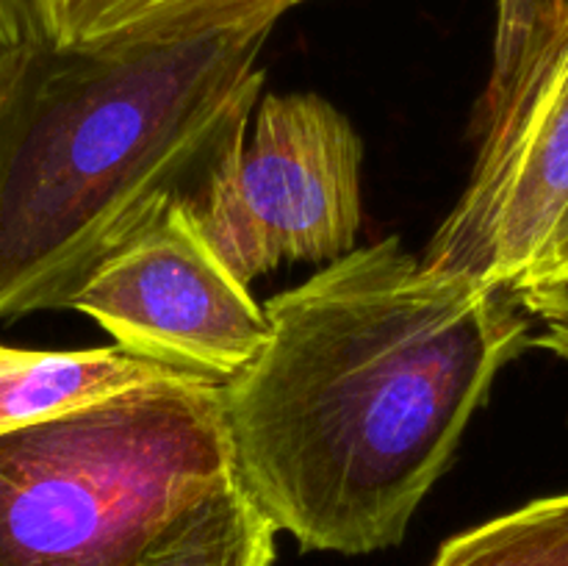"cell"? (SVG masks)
<instances>
[{
    "mask_svg": "<svg viewBox=\"0 0 568 566\" xmlns=\"http://www.w3.org/2000/svg\"><path fill=\"white\" fill-rule=\"evenodd\" d=\"M236 483L225 383L128 388L0 436V566H139Z\"/></svg>",
    "mask_w": 568,
    "mask_h": 566,
    "instance_id": "3957f363",
    "label": "cell"
},
{
    "mask_svg": "<svg viewBox=\"0 0 568 566\" xmlns=\"http://www.w3.org/2000/svg\"><path fill=\"white\" fill-rule=\"evenodd\" d=\"M564 283H568V205L564 216L558 220V225H555L552 236L544 244L538 261L530 266V272L521 277L519 286L514 289V294L538 286H564Z\"/></svg>",
    "mask_w": 568,
    "mask_h": 566,
    "instance_id": "7c38bea8",
    "label": "cell"
},
{
    "mask_svg": "<svg viewBox=\"0 0 568 566\" xmlns=\"http://www.w3.org/2000/svg\"><path fill=\"white\" fill-rule=\"evenodd\" d=\"M272 338L225 383L239 481L303 549L403 542L530 320L505 289L425 270L397 236L264 305Z\"/></svg>",
    "mask_w": 568,
    "mask_h": 566,
    "instance_id": "6da1fadb",
    "label": "cell"
},
{
    "mask_svg": "<svg viewBox=\"0 0 568 566\" xmlns=\"http://www.w3.org/2000/svg\"><path fill=\"white\" fill-rule=\"evenodd\" d=\"M516 297L527 314L544 322V333L532 338V344L568 358V283L527 289V292H516Z\"/></svg>",
    "mask_w": 568,
    "mask_h": 566,
    "instance_id": "8fae6325",
    "label": "cell"
},
{
    "mask_svg": "<svg viewBox=\"0 0 568 566\" xmlns=\"http://www.w3.org/2000/svg\"><path fill=\"white\" fill-rule=\"evenodd\" d=\"M300 3L305 0H37V28L53 48H94L264 9L288 14Z\"/></svg>",
    "mask_w": 568,
    "mask_h": 566,
    "instance_id": "ba28073f",
    "label": "cell"
},
{
    "mask_svg": "<svg viewBox=\"0 0 568 566\" xmlns=\"http://www.w3.org/2000/svg\"><path fill=\"white\" fill-rule=\"evenodd\" d=\"M568 205V0H499L469 183L425 270L514 292Z\"/></svg>",
    "mask_w": 568,
    "mask_h": 566,
    "instance_id": "277c9868",
    "label": "cell"
},
{
    "mask_svg": "<svg viewBox=\"0 0 568 566\" xmlns=\"http://www.w3.org/2000/svg\"><path fill=\"white\" fill-rule=\"evenodd\" d=\"M70 309L125 353L216 383L247 370L272 338L266 309L216 255L183 198L155 205L94 266Z\"/></svg>",
    "mask_w": 568,
    "mask_h": 566,
    "instance_id": "8992f818",
    "label": "cell"
},
{
    "mask_svg": "<svg viewBox=\"0 0 568 566\" xmlns=\"http://www.w3.org/2000/svg\"><path fill=\"white\" fill-rule=\"evenodd\" d=\"M26 55H28V53H26ZM26 55H22V59H26ZM22 59H20V61H14V64H3V67H0V89H3V87H6V81H9V78L14 75L17 67L22 64Z\"/></svg>",
    "mask_w": 568,
    "mask_h": 566,
    "instance_id": "5bb4252c",
    "label": "cell"
},
{
    "mask_svg": "<svg viewBox=\"0 0 568 566\" xmlns=\"http://www.w3.org/2000/svg\"><path fill=\"white\" fill-rule=\"evenodd\" d=\"M122 347L22 350L0 344V436L105 397L183 377Z\"/></svg>",
    "mask_w": 568,
    "mask_h": 566,
    "instance_id": "52a82bcc",
    "label": "cell"
},
{
    "mask_svg": "<svg viewBox=\"0 0 568 566\" xmlns=\"http://www.w3.org/2000/svg\"><path fill=\"white\" fill-rule=\"evenodd\" d=\"M364 142L314 92L261 94L250 125L183 198L211 247L250 286L283 261H336L361 231Z\"/></svg>",
    "mask_w": 568,
    "mask_h": 566,
    "instance_id": "5b68a950",
    "label": "cell"
},
{
    "mask_svg": "<svg viewBox=\"0 0 568 566\" xmlns=\"http://www.w3.org/2000/svg\"><path fill=\"white\" fill-rule=\"evenodd\" d=\"M275 533L239 481L178 522L139 566H272Z\"/></svg>",
    "mask_w": 568,
    "mask_h": 566,
    "instance_id": "9c48e42d",
    "label": "cell"
},
{
    "mask_svg": "<svg viewBox=\"0 0 568 566\" xmlns=\"http://www.w3.org/2000/svg\"><path fill=\"white\" fill-rule=\"evenodd\" d=\"M37 28L17 0H0V67L20 61L39 44Z\"/></svg>",
    "mask_w": 568,
    "mask_h": 566,
    "instance_id": "4fadbf2b",
    "label": "cell"
},
{
    "mask_svg": "<svg viewBox=\"0 0 568 566\" xmlns=\"http://www.w3.org/2000/svg\"><path fill=\"white\" fill-rule=\"evenodd\" d=\"M430 566H568V492L458 533Z\"/></svg>",
    "mask_w": 568,
    "mask_h": 566,
    "instance_id": "30bf717a",
    "label": "cell"
},
{
    "mask_svg": "<svg viewBox=\"0 0 568 566\" xmlns=\"http://www.w3.org/2000/svg\"><path fill=\"white\" fill-rule=\"evenodd\" d=\"M281 17L28 50L0 89V320L70 309L155 205L197 186L250 125Z\"/></svg>",
    "mask_w": 568,
    "mask_h": 566,
    "instance_id": "7a4b0ae2",
    "label": "cell"
}]
</instances>
